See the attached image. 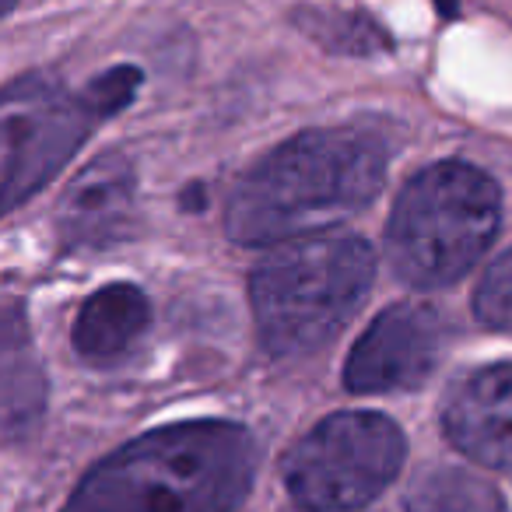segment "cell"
I'll list each match as a JSON object with an SVG mask.
<instances>
[{"instance_id":"1","label":"cell","mask_w":512,"mask_h":512,"mask_svg":"<svg viewBox=\"0 0 512 512\" xmlns=\"http://www.w3.org/2000/svg\"><path fill=\"white\" fill-rule=\"evenodd\" d=\"M386 179V144L355 127L309 130L235 179L225 232L242 246H285L358 214Z\"/></svg>"},{"instance_id":"2","label":"cell","mask_w":512,"mask_h":512,"mask_svg":"<svg viewBox=\"0 0 512 512\" xmlns=\"http://www.w3.org/2000/svg\"><path fill=\"white\" fill-rule=\"evenodd\" d=\"M256 477V442L232 421H183L95 463L64 512H235Z\"/></svg>"},{"instance_id":"3","label":"cell","mask_w":512,"mask_h":512,"mask_svg":"<svg viewBox=\"0 0 512 512\" xmlns=\"http://www.w3.org/2000/svg\"><path fill=\"white\" fill-rule=\"evenodd\" d=\"M376 278V256L355 235L285 242L249 278L260 341L271 355L320 351L358 313Z\"/></svg>"},{"instance_id":"4","label":"cell","mask_w":512,"mask_h":512,"mask_svg":"<svg viewBox=\"0 0 512 512\" xmlns=\"http://www.w3.org/2000/svg\"><path fill=\"white\" fill-rule=\"evenodd\" d=\"M502 221L498 183L467 162H439L404 186L386 228V256L411 288L460 281Z\"/></svg>"},{"instance_id":"5","label":"cell","mask_w":512,"mask_h":512,"mask_svg":"<svg viewBox=\"0 0 512 512\" xmlns=\"http://www.w3.org/2000/svg\"><path fill=\"white\" fill-rule=\"evenodd\" d=\"M141 88L137 67L99 74L81 95L50 78H22L4 95L0 113V193L4 207H18L43 190L92 127L130 106Z\"/></svg>"},{"instance_id":"6","label":"cell","mask_w":512,"mask_h":512,"mask_svg":"<svg viewBox=\"0 0 512 512\" xmlns=\"http://www.w3.org/2000/svg\"><path fill=\"white\" fill-rule=\"evenodd\" d=\"M404 453V432L386 414H334L285 456L288 495L309 512L365 509L400 474Z\"/></svg>"},{"instance_id":"7","label":"cell","mask_w":512,"mask_h":512,"mask_svg":"<svg viewBox=\"0 0 512 512\" xmlns=\"http://www.w3.org/2000/svg\"><path fill=\"white\" fill-rule=\"evenodd\" d=\"M442 348V323L428 306H390L351 348L344 383L355 393L414 390L432 376Z\"/></svg>"},{"instance_id":"8","label":"cell","mask_w":512,"mask_h":512,"mask_svg":"<svg viewBox=\"0 0 512 512\" xmlns=\"http://www.w3.org/2000/svg\"><path fill=\"white\" fill-rule=\"evenodd\" d=\"M446 435L484 467H512V362L460 379L442 411Z\"/></svg>"},{"instance_id":"9","label":"cell","mask_w":512,"mask_h":512,"mask_svg":"<svg viewBox=\"0 0 512 512\" xmlns=\"http://www.w3.org/2000/svg\"><path fill=\"white\" fill-rule=\"evenodd\" d=\"M134 207V165L109 151L67 183L57 207V232L67 249L106 246L123 232Z\"/></svg>"},{"instance_id":"10","label":"cell","mask_w":512,"mask_h":512,"mask_svg":"<svg viewBox=\"0 0 512 512\" xmlns=\"http://www.w3.org/2000/svg\"><path fill=\"white\" fill-rule=\"evenodd\" d=\"M151 327V306L141 288L106 285L88 295L74 320V351L92 365H113L134 351Z\"/></svg>"},{"instance_id":"11","label":"cell","mask_w":512,"mask_h":512,"mask_svg":"<svg viewBox=\"0 0 512 512\" xmlns=\"http://www.w3.org/2000/svg\"><path fill=\"white\" fill-rule=\"evenodd\" d=\"M0 348H4V435L8 442H22L36 432L46 407V379L43 365L32 348L29 323L22 309L8 302L4 313V330H0Z\"/></svg>"},{"instance_id":"12","label":"cell","mask_w":512,"mask_h":512,"mask_svg":"<svg viewBox=\"0 0 512 512\" xmlns=\"http://www.w3.org/2000/svg\"><path fill=\"white\" fill-rule=\"evenodd\" d=\"M295 22L309 39L337 57H376L390 50V36L362 11H341V8H299Z\"/></svg>"},{"instance_id":"13","label":"cell","mask_w":512,"mask_h":512,"mask_svg":"<svg viewBox=\"0 0 512 512\" xmlns=\"http://www.w3.org/2000/svg\"><path fill=\"white\" fill-rule=\"evenodd\" d=\"M407 512H509L491 484L456 467H435L418 477L407 495Z\"/></svg>"},{"instance_id":"14","label":"cell","mask_w":512,"mask_h":512,"mask_svg":"<svg viewBox=\"0 0 512 512\" xmlns=\"http://www.w3.org/2000/svg\"><path fill=\"white\" fill-rule=\"evenodd\" d=\"M474 313L484 327L512 334V249H505L484 271L481 285L474 292Z\"/></svg>"},{"instance_id":"15","label":"cell","mask_w":512,"mask_h":512,"mask_svg":"<svg viewBox=\"0 0 512 512\" xmlns=\"http://www.w3.org/2000/svg\"><path fill=\"white\" fill-rule=\"evenodd\" d=\"M439 11L446 18H456V15H460V0H439Z\"/></svg>"},{"instance_id":"16","label":"cell","mask_w":512,"mask_h":512,"mask_svg":"<svg viewBox=\"0 0 512 512\" xmlns=\"http://www.w3.org/2000/svg\"><path fill=\"white\" fill-rule=\"evenodd\" d=\"M11 8H15V0H4V11H11Z\"/></svg>"}]
</instances>
